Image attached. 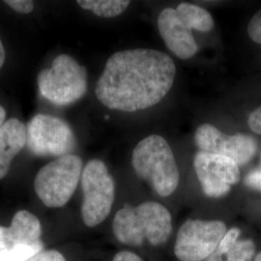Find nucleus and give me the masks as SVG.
I'll use <instances>...</instances> for the list:
<instances>
[{
    "mask_svg": "<svg viewBox=\"0 0 261 261\" xmlns=\"http://www.w3.org/2000/svg\"><path fill=\"white\" fill-rule=\"evenodd\" d=\"M7 249L18 244H33L40 241L42 226L37 217L27 210L14 215L9 227L4 228Z\"/></svg>",
    "mask_w": 261,
    "mask_h": 261,
    "instance_id": "obj_13",
    "label": "nucleus"
},
{
    "mask_svg": "<svg viewBox=\"0 0 261 261\" xmlns=\"http://www.w3.org/2000/svg\"><path fill=\"white\" fill-rule=\"evenodd\" d=\"M194 167L203 193L209 197L225 196L240 180L239 166L222 155L199 151L194 159Z\"/></svg>",
    "mask_w": 261,
    "mask_h": 261,
    "instance_id": "obj_10",
    "label": "nucleus"
},
{
    "mask_svg": "<svg viewBox=\"0 0 261 261\" xmlns=\"http://www.w3.org/2000/svg\"><path fill=\"white\" fill-rule=\"evenodd\" d=\"M255 253V245L250 239L238 240L224 254L213 253L210 261H252Z\"/></svg>",
    "mask_w": 261,
    "mask_h": 261,
    "instance_id": "obj_15",
    "label": "nucleus"
},
{
    "mask_svg": "<svg viewBox=\"0 0 261 261\" xmlns=\"http://www.w3.org/2000/svg\"><path fill=\"white\" fill-rule=\"evenodd\" d=\"M248 123L253 133L261 135V107L252 112V114L249 117Z\"/></svg>",
    "mask_w": 261,
    "mask_h": 261,
    "instance_id": "obj_22",
    "label": "nucleus"
},
{
    "mask_svg": "<svg viewBox=\"0 0 261 261\" xmlns=\"http://www.w3.org/2000/svg\"><path fill=\"white\" fill-rule=\"evenodd\" d=\"M226 231L221 221L188 220L178 231L174 253L181 261L204 260L218 249Z\"/></svg>",
    "mask_w": 261,
    "mask_h": 261,
    "instance_id": "obj_9",
    "label": "nucleus"
},
{
    "mask_svg": "<svg viewBox=\"0 0 261 261\" xmlns=\"http://www.w3.org/2000/svg\"><path fill=\"white\" fill-rule=\"evenodd\" d=\"M42 251L44 244L41 240L33 244H18L0 251V261H28Z\"/></svg>",
    "mask_w": 261,
    "mask_h": 261,
    "instance_id": "obj_16",
    "label": "nucleus"
},
{
    "mask_svg": "<svg viewBox=\"0 0 261 261\" xmlns=\"http://www.w3.org/2000/svg\"><path fill=\"white\" fill-rule=\"evenodd\" d=\"M245 185L261 192V169H254L249 172L244 179Z\"/></svg>",
    "mask_w": 261,
    "mask_h": 261,
    "instance_id": "obj_21",
    "label": "nucleus"
},
{
    "mask_svg": "<svg viewBox=\"0 0 261 261\" xmlns=\"http://www.w3.org/2000/svg\"><path fill=\"white\" fill-rule=\"evenodd\" d=\"M28 261H67L61 252L56 250H47L38 252L33 257Z\"/></svg>",
    "mask_w": 261,
    "mask_h": 261,
    "instance_id": "obj_19",
    "label": "nucleus"
},
{
    "mask_svg": "<svg viewBox=\"0 0 261 261\" xmlns=\"http://www.w3.org/2000/svg\"><path fill=\"white\" fill-rule=\"evenodd\" d=\"M158 28L168 49L181 59H189L198 50L192 31L212 30L214 19L207 10L191 3H180L176 9L166 8L160 13Z\"/></svg>",
    "mask_w": 261,
    "mask_h": 261,
    "instance_id": "obj_3",
    "label": "nucleus"
},
{
    "mask_svg": "<svg viewBox=\"0 0 261 261\" xmlns=\"http://www.w3.org/2000/svg\"><path fill=\"white\" fill-rule=\"evenodd\" d=\"M254 261H261V252L257 253L254 257Z\"/></svg>",
    "mask_w": 261,
    "mask_h": 261,
    "instance_id": "obj_26",
    "label": "nucleus"
},
{
    "mask_svg": "<svg viewBox=\"0 0 261 261\" xmlns=\"http://www.w3.org/2000/svg\"><path fill=\"white\" fill-rule=\"evenodd\" d=\"M6 119V112L2 106H0V128L4 125Z\"/></svg>",
    "mask_w": 261,
    "mask_h": 261,
    "instance_id": "obj_25",
    "label": "nucleus"
},
{
    "mask_svg": "<svg viewBox=\"0 0 261 261\" xmlns=\"http://www.w3.org/2000/svg\"><path fill=\"white\" fill-rule=\"evenodd\" d=\"M113 233L119 242L140 246L144 241L153 246L167 242L172 231V218L166 206L147 201L140 205L126 204L113 219Z\"/></svg>",
    "mask_w": 261,
    "mask_h": 261,
    "instance_id": "obj_2",
    "label": "nucleus"
},
{
    "mask_svg": "<svg viewBox=\"0 0 261 261\" xmlns=\"http://www.w3.org/2000/svg\"><path fill=\"white\" fill-rule=\"evenodd\" d=\"M175 75L176 66L166 53L151 48L121 50L108 59L95 94L108 109L143 111L167 96Z\"/></svg>",
    "mask_w": 261,
    "mask_h": 261,
    "instance_id": "obj_1",
    "label": "nucleus"
},
{
    "mask_svg": "<svg viewBox=\"0 0 261 261\" xmlns=\"http://www.w3.org/2000/svg\"><path fill=\"white\" fill-rule=\"evenodd\" d=\"M83 205L82 217L84 224L94 227L103 223L112 211L115 196V185L107 166L100 160H91L82 173Z\"/></svg>",
    "mask_w": 261,
    "mask_h": 261,
    "instance_id": "obj_7",
    "label": "nucleus"
},
{
    "mask_svg": "<svg viewBox=\"0 0 261 261\" xmlns=\"http://www.w3.org/2000/svg\"><path fill=\"white\" fill-rule=\"evenodd\" d=\"M132 165L159 196H170L177 189V164L168 141L161 136L151 135L140 141L133 151Z\"/></svg>",
    "mask_w": 261,
    "mask_h": 261,
    "instance_id": "obj_4",
    "label": "nucleus"
},
{
    "mask_svg": "<svg viewBox=\"0 0 261 261\" xmlns=\"http://www.w3.org/2000/svg\"><path fill=\"white\" fill-rule=\"evenodd\" d=\"M5 58H6L5 49H4L3 44H2V42H1V40H0V69L2 68V66H3L4 62H5Z\"/></svg>",
    "mask_w": 261,
    "mask_h": 261,
    "instance_id": "obj_24",
    "label": "nucleus"
},
{
    "mask_svg": "<svg viewBox=\"0 0 261 261\" xmlns=\"http://www.w3.org/2000/svg\"><path fill=\"white\" fill-rule=\"evenodd\" d=\"M240 233H241L240 230L236 227H233V228L227 230L224 236V238L222 239V241L220 243L218 249L215 251L214 253H216V254H224L225 252H228L235 245V243L238 241Z\"/></svg>",
    "mask_w": 261,
    "mask_h": 261,
    "instance_id": "obj_17",
    "label": "nucleus"
},
{
    "mask_svg": "<svg viewBox=\"0 0 261 261\" xmlns=\"http://www.w3.org/2000/svg\"><path fill=\"white\" fill-rule=\"evenodd\" d=\"M27 145V127L11 118L0 128V180L9 172L11 163Z\"/></svg>",
    "mask_w": 261,
    "mask_h": 261,
    "instance_id": "obj_12",
    "label": "nucleus"
},
{
    "mask_svg": "<svg viewBox=\"0 0 261 261\" xmlns=\"http://www.w3.org/2000/svg\"><path fill=\"white\" fill-rule=\"evenodd\" d=\"M195 141L200 151L231 159L238 166L249 163L257 152L256 140L251 136L244 134L228 136L210 124L198 127Z\"/></svg>",
    "mask_w": 261,
    "mask_h": 261,
    "instance_id": "obj_11",
    "label": "nucleus"
},
{
    "mask_svg": "<svg viewBox=\"0 0 261 261\" xmlns=\"http://www.w3.org/2000/svg\"><path fill=\"white\" fill-rule=\"evenodd\" d=\"M27 145L36 156L59 158L72 154L76 140L67 122L49 114L39 113L28 124Z\"/></svg>",
    "mask_w": 261,
    "mask_h": 261,
    "instance_id": "obj_8",
    "label": "nucleus"
},
{
    "mask_svg": "<svg viewBox=\"0 0 261 261\" xmlns=\"http://www.w3.org/2000/svg\"><path fill=\"white\" fill-rule=\"evenodd\" d=\"M4 2L12 9L20 14H29L34 9V3L30 0H8Z\"/></svg>",
    "mask_w": 261,
    "mask_h": 261,
    "instance_id": "obj_20",
    "label": "nucleus"
},
{
    "mask_svg": "<svg viewBox=\"0 0 261 261\" xmlns=\"http://www.w3.org/2000/svg\"><path fill=\"white\" fill-rule=\"evenodd\" d=\"M83 170V160L74 154L54 160L38 171L34 181L36 195L49 208L65 205L75 193Z\"/></svg>",
    "mask_w": 261,
    "mask_h": 261,
    "instance_id": "obj_6",
    "label": "nucleus"
},
{
    "mask_svg": "<svg viewBox=\"0 0 261 261\" xmlns=\"http://www.w3.org/2000/svg\"><path fill=\"white\" fill-rule=\"evenodd\" d=\"M40 94L56 106L75 103L87 91V73L72 56H56L51 67L42 70L37 77Z\"/></svg>",
    "mask_w": 261,
    "mask_h": 261,
    "instance_id": "obj_5",
    "label": "nucleus"
},
{
    "mask_svg": "<svg viewBox=\"0 0 261 261\" xmlns=\"http://www.w3.org/2000/svg\"><path fill=\"white\" fill-rule=\"evenodd\" d=\"M248 34L254 43L261 45V10L256 12L250 20Z\"/></svg>",
    "mask_w": 261,
    "mask_h": 261,
    "instance_id": "obj_18",
    "label": "nucleus"
},
{
    "mask_svg": "<svg viewBox=\"0 0 261 261\" xmlns=\"http://www.w3.org/2000/svg\"><path fill=\"white\" fill-rule=\"evenodd\" d=\"M77 4L83 9L91 11L98 17L114 18L125 12L130 2L125 0H80Z\"/></svg>",
    "mask_w": 261,
    "mask_h": 261,
    "instance_id": "obj_14",
    "label": "nucleus"
},
{
    "mask_svg": "<svg viewBox=\"0 0 261 261\" xmlns=\"http://www.w3.org/2000/svg\"><path fill=\"white\" fill-rule=\"evenodd\" d=\"M113 261H144L138 254L132 252H120L116 253Z\"/></svg>",
    "mask_w": 261,
    "mask_h": 261,
    "instance_id": "obj_23",
    "label": "nucleus"
}]
</instances>
